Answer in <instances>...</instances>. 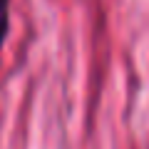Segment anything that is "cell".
I'll return each mask as SVG.
<instances>
[{
    "label": "cell",
    "instance_id": "6da1fadb",
    "mask_svg": "<svg viewBox=\"0 0 149 149\" xmlns=\"http://www.w3.org/2000/svg\"><path fill=\"white\" fill-rule=\"evenodd\" d=\"M10 30V0H0V50Z\"/></svg>",
    "mask_w": 149,
    "mask_h": 149
}]
</instances>
